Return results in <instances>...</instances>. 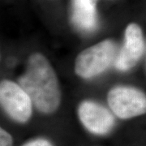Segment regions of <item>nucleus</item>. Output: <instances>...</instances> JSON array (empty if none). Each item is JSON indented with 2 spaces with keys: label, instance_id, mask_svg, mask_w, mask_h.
<instances>
[{
  "label": "nucleus",
  "instance_id": "obj_5",
  "mask_svg": "<svg viewBox=\"0 0 146 146\" xmlns=\"http://www.w3.org/2000/svg\"><path fill=\"white\" fill-rule=\"evenodd\" d=\"M145 53V41L141 27L130 24L126 28L124 43L117 53L115 66L119 71L126 72L134 68Z\"/></svg>",
  "mask_w": 146,
  "mask_h": 146
},
{
  "label": "nucleus",
  "instance_id": "obj_6",
  "mask_svg": "<svg viewBox=\"0 0 146 146\" xmlns=\"http://www.w3.org/2000/svg\"><path fill=\"white\" fill-rule=\"evenodd\" d=\"M77 113L84 127L95 135H106L115 126L113 114L102 105L94 101H83L79 105Z\"/></svg>",
  "mask_w": 146,
  "mask_h": 146
},
{
  "label": "nucleus",
  "instance_id": "obj_3",
  "mask_svg": "<svg viewBox=\"0 0 146 146\" xmlns=\"http://www.w3.org/2000/svg\"><path fill=\"white\" fill-rule=\"evenodd\" d=\"M107 102L113 113L122 119H131L145 113V94L134 87H114L108 93Z\"/></svg>",
  "mask_w": 146,
  "mask_h": 146
},
{
  "label": "nucleus",
  "instance_id": "obj_1",
  "mask_svg": "<svg viewBox=\"0 0 146 146\" xmlns=\"http://www.w3.org/2000/svg\"><path fill=\"white\" fill-rule=\"evenodd\" d=\"M18 84L27 94L37 110L52 114L61 102V92L56 73L41 53L32 54Z\"/></svg>",
  "mask_w": 146,
  "mask_h": 146
},
{
  "label": "nucleus",
  "instance_id": "obj_7",
  "mask_svg": "<svg viewBox=\"0 0 146 146\" xmlns=\"http://www.w3.org/2000/svg\"><path fill=\"white\" fill-rule=\"evenodd\" d=\"M97 0H72V20L80 30L90 32L98 25Z\"/></svg>",
  "mask_w": 146,
  "mask_h": 146
},
{
  "label": "nucleus",
  "instance_id": "obj_8",
  "mask_svg": "<svg viewBox=\"0 0 146 146\" xmlns=\"http://www.w3.org/2000/svg\"><path fill=\"white\" fill-rule=\"evenodd\" d=\"M0 146H13V139L3 128L0 127Z\"/></svg>",
  "mask_w": 146,
  "mask_h": 146
},
{
  "label": "nucleus",
  "instance_id": "obj_2",
  "mask_svg": "<svg viewBox=\"0 0 146 146\" xmlns=\"http://www.w3.org/2000/svg\"><path fill=\"white\" fill-rule=\"evenodd\" d=\"M118 46L107 39L90 46L79 54L75 62V72L84 79L93 78L104 72L115 63Z\"/></svg>",
  "mask_w": 146,
  "mask_h": 146
},
{
  "label": "nucleus",
  "instance_id": "obj_9",
  "mask_svg": "<svg viewBox=\"0 0 146 146\" xmlns=\"http://www.w3.org/2000/svg\"><path fill=\"white\" fill-rule=\"evenodd\" d=\"M22 146H54L50 141L44 138H36L34 140L28 141Z\"/></svg>",
  "mask_w": 146,
  "mask_h": 146
},
{
  "label": "nucleus",
  "instance_id": "obj_4",
  "mask_svg": "<svg viewBox=\"0 0 146 146\" xmlns=\"http://www.w3.org/2000/svg\"><path fill=\"white\" fill-rule=\"evenodd\" d=\"M32 102L24 89L9 80L0 81V107L18 123H26L32 116Z\"/></svg>",
  "mask_w": 146,
  "mask_h": 146
}]
</instances>
